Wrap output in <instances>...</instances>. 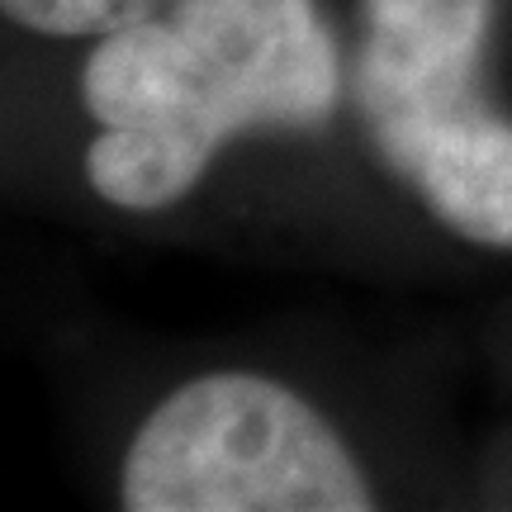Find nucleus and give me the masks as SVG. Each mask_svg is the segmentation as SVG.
<instances>
[{"instance_id": "obj_1", "label": "nucleus", "mask_w": 512, "mask_h": 512, "mask_svg": "<svg viewBox=\"0 0 512 512\" xmlns=\"http://www.w3.org/2000/svg\"><path fill=\"white\" fill-rule=\"evenodd\" d=\"M342 67L313 0H171L95 43L81 100L95 119L86 181L152 214L185 200L219 147L252 128L328 124Z\"/></svg>"}, {"instance_id": "obj_3", "label": "nucleus", "mask_w": 512, "mask_h": 512, "mask_svg": "<svg viewBox=\"0 0 512 512\" xmlns=\"http://www.w3.org/2000/svg\"><path fill=\"white\" fill-rule=\"evenodd\" d=\"M119 498L128 512H366L361 465L294 389L219 370L181 384L138 427Z\"/></svg>"}, {"instance_id": "obj_2", "label": "nucleus", "mask_w": 512, "mask_h": 512, "mask_svg": "<svg viewBox=\"0 0 512 512\" xmlns=\"http://www.w3.org/2000/svg\"><path fill=\"white\" fill-rule=\"evenodd\" d=\"M356 100L384 166L451 233L512 252V119L479 95L494 0H361Z\"/></svg>"}, {"instance_id": "obj_4", "label": "nucleus", "mask_w": 512, "mask_h": 512, "mask_svg": "<svg viewBox=\"0 0 512 512\" xmlns=\"http://www.w3.org/2000/svg\"><path fill=\"white\" fill-rule=\"evenodd\" d=\"M0 5L15 24L53 38H105L162 10V0H0Z\"/></svg>"}]
</instances>
